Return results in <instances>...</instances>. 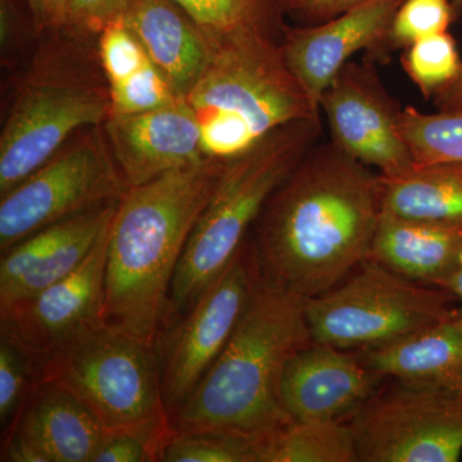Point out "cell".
I'll list each match as a JSON object with an SVG mask.
<instances>
[{"label": "cell", "mask_w": 462, "mask_h": 462, "mask_svg": "<svg viewBox=\"0 0 462 462\" xmlns=\"http://www.w3.org/2000/svg\"><path fill=\"white\" fill-rule=\"evenodd\" d=\"M452 0H403L392 23L389 39L397 47L447 32L454 18Z\"/></svg>", "instance_id": "f546056e"}, {"label": "cell", "mask_w": 462, "mask_h": 462, "mask_svg": "<svg viewBox=\"0 0 462 462\" xmlns=\"http://www.w3.org/2000/svg\"><path fill=\"white\" fill-rule=\"evenodd\" d=\"M385 379L416 387L462 391V310L410 336L358 351Z\"/></svg>", "instance_id": "ffe728a7"}, {"label": "cell", "mask_w": 462, "mask_h": 462, "mask_svg": "<svg viewBox=\"0 0 462 462\" xmlns=\"http://www.w3.org/2000/svg\"><path fill=\"white\" fill-rule=\"evenodd\" d=\"M78 217V216H76ZM76 217L38 231L2 254L0 289L7 288L41 263L42 258L69 236Z\"/></svg>", "instance_id": "1f68e13d"}, {"label": "cell", "mask_w": 462, "mask_h": 462, "mask_svg": "<svg viewBox=\"0 0 462 462\" xmlns=\"http://www.w3.org/2000/svg\"><path fill=\"white\" fill-rule=\"evenodd\" d=\"M202 133L203 154L230 162L276 130L319 117L266 30L212 45V58L187 97Z\"/></svg>", "instance_id": "277c9868"}, {"label": "cell", "mask_w": 462, "mask_h": 462, "mask_svg": "<svg viewBox=\"0 0 462 462\" xmlns=\"http://www.w3.org/2000/svg\"><path fill=\"white\" fill-rule=\"evenodd\" d=\"M402 3L363 0L319 25L287 29L282 56L315 106L354 54L388 41Z\"/></svg>", "instance_id": "9a60e30c"}, {"label": "cell", "mask_w": 462, "mask_h": 462, "mask_svg": "<svg viewBox=\"0 0 462 462\" xmlns=\"http://www.w3.org/2000/svg\"><path fill=\"white\" fill-rule=\"evenodd\" d=\"M279 2L282 3V5H284L285 7L291 8V9H298L300 7V3H302V0H279Z\"/></svg>", "instance_id": "74e56055"}, {"label": "cell", "mask_w": 462, "mask_h": 462, "mask_svg": "<svg viewBox=\"0 0 462 462\" xmlns=\"http://www.w3.org/2000/svg\"><path fill=\"white\" fill-rule=\"evenodd\" d=\"M121 0H72L69 23L76 32L99 33L120 16Z\"/></svg>", "instance_id": "d6a6232c"}, {"label": "cell", "mask_w": 462, "mask_h": 462, "mask_svg": "<svg viewBox=\"0 0 462 462\" xmlns=\"http://www.w3.org/2000/svg\"><path fill=\"white\" fill-rule=\"evenodd\" d=\"M261 462H357L346 420H291L264 436Z\"/></svg>", "instance_id": "603a6c76"}, {"label": "cell", "mask_w": 462, "mask_h": 462, "mask_svg": "<svg viewBox=\"0 0 462 462\" xmlns=\"http://www.w3.org/2000/svg\"><path fill=\"white\" fill-rule=\"evenodd\" d=\"M98 36L100 62L107 78L108 89L133 80L149 66L154 65L121 14Z\"/></svg>", "instance_id": "83f0119b"}, {"label": "cell", "mask_w": 462, "mask_h": 462, "mask_svg": "<svg viewBox=\"0 0 462 462\" xmlns=\"http://www.w3.org/2000/svg\"><path fill=\"white\" fill-rule=\"evenodd\" d=\"M363 0H302L297 11L314 21H327L338 16Z\"/></svg>", "instance_id": "e575fe53"}, {"label": "cell", "mask_w": 462, "mask_h": 462, "mask_svg": "<svg viewBox=\"0 0 462 462\" xmlns=\"http://www.w3.org/2000/svg\"><path fill=\"white\" fill-rule=\"evenodd\" d=\"M446 289L451 291L456 302L460 303L458 309L462 310V252L457 263H456L454 273H451L448 282H447Z\"/></svg>", "instance_id": "8d00e7d4"}, {"label": "cell", "mask_w": 462, "mask_h": 462, "mask_svg": "<svg viewBox=\"0 0 462 462\" xmlns=\"http://www.w3.org/2000/svg\"><path fill=\"white\" fill-rule=\"evenodd\" d=\"M200 27L211 45L252 30H266L272 0H172Z\"/></svg>", "instance_id": "484cf974"}, {"label": "cell", "mask_w": 462, "mask_h": 462, "mask_svg": "<svg viewBox=\"0 0 462 462\" xmlns=\"http://www.w3.org/2000/svg\"><path fill=\"white\" fill-rule=\"evenodd\" d=\"M109 226L74 273L0 310V334L32 356L36 370L60 346L103 322Z\"/></svg>", "instance_id": "7c38bea8"}, {"label": "cell", "mask_w": 462, "mask_h": 462, "mask_svg": "<svg viewBox=\"0 0 462 462\" xmlns=\"http://www.w3.org/2000/svg\"><path fill=\"white\" fill-rule=\"evenodd\" d=\"M447 289L403 278L367 258L339 284L306 300L314 342L365 351L410 336L457 311Z\"/></svg>", "instance_id": "52a82bcc"}, {"label": "cell", "mask_w": 462, "mask_h": 462, "mask_svg": "<svg viewBox=\"0 0 462 462\" xmlns=\"http://www.w3.org/2000/svg\"><path fill=\"white\" fill-rule=\"evenodd\" d=\"M260 275L254 243L248 239L188 314L158 339L161 384L169 418L199 387L223 352Z\"/></svg>", "instance_id": "30bf717a"}, {"label": "cell", "mask_w": 462, "mask_h": 462, "mask_svg": "<svg viewBox=\"0 0 462 462\" xmlns=\"http://www.w3.org/2000/svg\"><path fill=\"white\" fill-rule=\"evenodd\" d=\"M171 430L170 422L130 430H105L93 462L160 461L163 443Z\"/></svg>", "instance_id": "4dcf8cb0"}, {"label": "cell", "mask_w": 462, "mask_h": 462, "mask_svg": "<svg viewBox=\"0 0 462 462\" xmlns=\"http://www.w3.org/2000/svg\"><path fill=\"white\" fill-rule=\"evenodd\" d=\"M120 14L173 91L185 98L212 58L205 32L172 0H121Z\"/></svg>", "instance_id": "e0dca14e"}, {"label": "cell", "mask_w": 462, "mask_h": 462, "mask_svg": "<svg viewBox=\"0 0 462 462\" xmlns=\"http://www.w3.org/2000/svg\"><path fill=\"white\" fill-rule=\"evenodd\" d=\"M437 107L439 109H457L462 108V62L460 71L457 76L443 89L437 91L436 96Z\"/></svg>", "instance_id": "d590c367"}, {"label": "cell", "mask_w": 462, "mask_h": 462, "mask_svg": "<svg viewBox=\"0 0 462 462\" xmlns=\"http://www.w3.org/2000/svg\"><path fill=\"white\" fill-rule=\"evenodd\" d=\"M226 163L206 158L125 191L109 226L103 324L157 346L179 261Z\"/></svg>", "instance_id": "7a4b0ae2"}, {"label": "cell", "mask_w": 462, "mask_h": 462, "mask_svg": "<svg viewBox=\"0 0 462 462\" xmlns=\"http://www.w3.org/2000/svg\"><path fill=\"white\" fill-rule=\"evenodd\" d=\"M117 203L78 216L69 236L58 243L41 263L14 284L0 289V310L30 300L74 273L89 256L103 231L111 224Z\"/></svg>", "instance_id": "7402d4cb"}, {"label": "cell", "mask_w": 462, "mask_h": 462, "mask_svg": "<svg viewBox=\"0 0 462 462\" xmlns=\"http://www.w3.org/2000/svg\"><path fill=\"white\" fill-rule=\"evenodd\" d=\"M111 154L99 134H88L5 194L2 254L38 231L123 199L129 187Z\"/></svg>", "instance_id": "ba28073f"}, {"label": "cell", "mask_w": 462, "mask_h": 462, "mask_svg": "<svg viewBox=\"0 0 462 462\" xmlns=\"http://www.w3.org/2000/svg\"><path fill=\"white\" fill-rule=\"evenodd\" d=\"M71 2L72 0H27L33 25L41 32L66 27Z\"/></svg>", "instance_id": "836d02e7"}, {"label": "cell", "mask_w": 462, "mask_h": 462, "mask_svg": "<svg viewBox=\"0 0 462 462\" xmlns=\"http://www.w3.org/2000/svg\"><path fill=\"white\" fill-rule=\"evenodd\" d=\"M109 91L75 80H44L21 91L0 138V197L44 166L67 139L107 120Z\"/></svg>", "instance_id": "8fae6325"}, {"label": "cell", "mask_w": 462, "mask_h": 462, "mask_svg": "<svg viewBox=\"0 0 462 462\" xmlns=\"http://www.w3.org/2000/svg\"><path fill=\"white\" fill-rule=\"evenodd\" d=\"M331 143L380 175H396L413 165L398 130L401 109L366 66L346 63L319 100Z\"/></svg>", "instance_id": "4fadbf2b"}, {"label": "cell", "mask_w": 462, "mask_h": 462, "mask_svg": "<svg viewBox=\"0 0 462 462\" xmlns=\"http://www.w3.org/2000/svg\"><path fill=\"white\" fill-rule=\"evenodd\" d=\"M455 5H462V0H452Z\"/></svg>", "instance_id": "f35d334b"}, {"label": "cell", "mask_w": 462, "mask_h": 462, "mask_svg": "<svg viewBox=\"0 0 462 462\" xmlns=\"http://www.w3.org/2000/svg\"><path fill=\"white\" fill-rule=\"evenodd\" d=\"M106 132L129 188L206 160L199 120L184 97L141 114L108 116Z\"/></svg>", "instance_id": "2e32d148"}, {"label": "cell", "mask_w": 462, "mask_h": 462, "mask_svg": "<svg viewBox=\"0 0 462 462\" xmlns=\"http://www.w3.org/2000/svg\"><path fill=\"white\" fill-rule=\"evenodd\" d=\"M461 62L455 39L448 32L419 39L406 47L402 57L404 71L425 98L454 81Z\"/></svg>", "instance_id": "4316f807"}, {"label": "cell", "mask_w": 462, "mask_h": 462, "mask_svg": "<svg viewBox=\"0 0 462 462\" xmlns=\"http://www.w3.org/2000/svg\"><path fill=\"white\" fill-rule=\"evenodd\" d=\"M305 305L260 275L229 342L170 418L172 430L263 437L291 421L279 388L289 358L312 342Z\"/></svg>", "instance_id": "3957f363"}, {"label": "cell", "mask_w": 462, "mask_h": 462, "mask_svg": "<svg viewBox=\"0 0 462 462\" xmlns=\"http://www.w3.org/2000/svg\"><path fill=\"white\" fill-rule=\"evenodd\" d=\"M398 130L415 163H462V108L424 114L406 107Z\"/></svg>", "instance_id": "cb8c5ba5"}, {"label": "cell", "mask_w": 462, "mask_h": 462, "mask_svg": "<svg viewBox=\"0 0 462 462\" xmlns=\"http://www.w3.org/2000/svg\"><path fill=\"white\" fill-rule=\"evenodd\" d=\"M382 212L424 221L462 220V163H415L380 175Z\"/></svg>", "instance_id": "44dd1931"}, {"label": "cell", "mask_w": 462, "mask_h": 462, "mask_svg": "<svg viewBox=\"0 0 462 462\" xmlns=\"http://www.w3.org/2000/svg\"><path fill=\"white\" fill-rule=\"evenodd\" d=\"M32 443L47 462H93L105 428L89 407L62 385L38 380L3 438Z\"/></svg>", "instance_id": "ac0fdd59"}, {"label": "cell", "mask_w": 462, "mask_h": 462, "mask_svg": "<svg viewBox=\"0 0 462 462\" xmlns=\"http://www.w3.org/2000/svg\"><path fill=\"white\" fill-rule=\"evenodd\" d=\"M346 421L357 462H456L462 455V391L393 380Z\"/></svg>", "instance_id": "9c48e42d"}, {"label": "cell", "mask_w": 462, "mask_h": 462, "mask_svg": "<svg viewBox=\"0 0 462 462\" xmlns=\"http://www.w3.org/2000/svg\"><path fill=\"white\" fill-rule=\"evenodd\" d=\"M38 382L36 364L21 346L0 334V425L11 427Z\"/></svg>", "instance_id": "f1b7e54d"}, {"label": "cell", "mask_w": 462, "mask_h": 462, "mask_svg": "<svg viewBox=\"0 0 462 462\" xmlns=\"http://www.w3.org/2000/svg\"><path fill=\"white\" fill-rule=\"evenodd\" d=\"M461 252L462 220H412L382 212L369 258L410 281L446 289Z\"/></svg>", "instance_id": "d6986e66"}, {"label": "cell", "mask_w": 462, "mask_h": 462, "mask_svg": "<svg viewBox=\"0 0 462 462\" xmlns=\"http://www.w3.org/2000/svg\"><path fill=\"white\" fill-rule=\"evenodd\" d=\"M263 438L233 430H172L163 443L160 461L261 462Z\"/></svg>", "instance_id": "d4e9b609"}, {"label": "cell", "mask_w": 462, "mask_h": 462, "mask_svg": "<svg viewBox=\"0 0 462 462\" xmlns=\"http://www.w3.org/2000/svg\"><path fill=\"white\" fill-rule=\"evenodd\" d=\"M38 380H51L75 394L105 430L170 422L157 346L103 322L45 358Z\"/></svg>", "instance_id": "8992f818"}, {"label": "cell", "mask_w": 462, "mask_h": 462, "mask_svg": "<svg viewBox=\"0 0 462 462\" xmlns=\"http://www.w3.org/2000/svg\"><path fill=\"white\" fill-rule=\"evenodd\" d=\"M385 380L358 352L312 340L285 364L279 391L291 420H346Z\"/></svg>", "instance_id": "5bb4252c"}, {"label": "cell", "mask_w": 462, "mask_h": 462, "mask_svg": "<svg viewBox=\"0 0 462 462\" xmlns=\"http://www.w3.org/2000/svg\"><path fill=\"white\" fill-rule=\"evenodd\" d=\"M319 134L320 118L297 121L226 163L179 261L161 336L188 314L233 263L267 200L314 147Z\"/></svg>", "instance_id": "5b68a950"}, {"label": "cell", "mask_w": 462, "mask_h": 462, "mask_svg": "<svg viewBox=\"0 0 462 462\" xmlns=\"http://www.w3.org/2000/svg\"><path fill=\"white\" fill-rule=\"evenodd\" d=\"M379 173L333 143L312 147L254 224L263 279L309 300L366 261L378 226Z\"/></svg>", "instance_id": "6da1fadb"}]
</instances>
